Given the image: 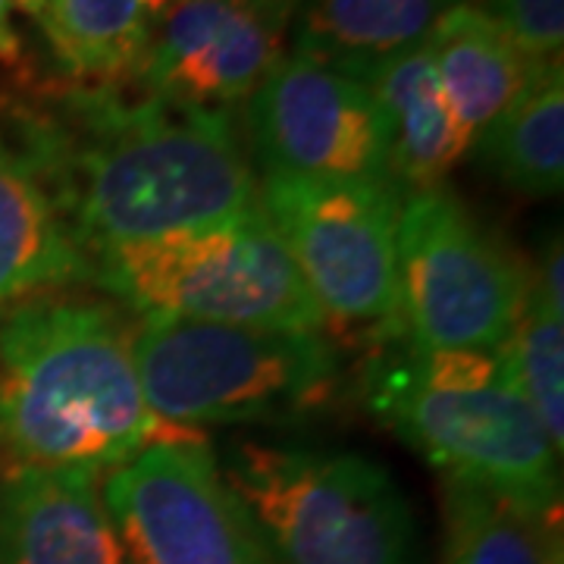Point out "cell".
<instances>
[{
	"mask_svg": "<svg viewBox=\"0 0 564 564\" xmlns=\"http://www.w3.org/2000/svg\"><path fill=\"white\" fill-rule=\"evenodd\" d=\"M39 173L82 254L258 207V180L226 110L110 88L69 98L66 122L32 132Z\"/></svg>",
	"mask_w": 564,
	"mask_h": 564,
	"instance_id": "1",
	"label": "cell"
},
{
	"mask_svg": "<svg viewBox=\"0 0 564 564\" xmlns=\"http://www.w3.org/2000/svg\"><path fill=\"white\" fill-rule=\"evenodd\" d=\"M195 436L161 421L139 383L132 326L79 295H32L0 321V448L13 464L107 470Z\"/></svg>",
	"mask_w": 564,
	"mask_h": 564,
	"instance_id": "2",
	"label": "cell"
},
{
	"mask_svg": "<svg viewBox=\"0 0 564 564\" xmlns=\"http://www.w3.org/2000/svg\"><path fill=\"white\" fill-rule=\"evenodd\" d=\"M367 408L448 480L562 508V452L499 351H417L392 336L367 367Z\"/></svg>",
	"mask_w": 564,
	"mask_h": 564,
	"instance_id": "3",
	"label": "cell"
},
{
	"mask_svg": "<svg viewBox=\"0 0 564 564\" xmlns=\"http://www.w3.org/2000/svg\"><path fill=\"white\" fill-rule=\"evenodd\" d=\"M132 355L148 408L182 430L299 421L343 380L336 345L302 329L141 317Z\"/></svg>",
	"mask_w": 564,
	"mask_h": 564,
	"instance_id": "4",
	"label": "cell"
},
{
	"mask_svg": "<svg viewBox=\"0 0 564 564\" xmlns=\"http://www.w3.org/2000/svg\"><path fill=\"white\" fill-rule=\"evenodd\" d=\"M88 280L141 317L323 333L326 317L261 207L120 242L85 258Z\"/></svg>",
	"mask_w": 564,
	"mask_h": 564,
	"instance_id": "5",
	"label": "cell"
},
{
	"mask_svg": "<svg viewBox=\"0 0 564 564\" xmlns=\"http://www.w3.org/2000/svg\"><path fill=\"white\" fill-rule=\"evenodd\" d=\"M220 470L276 564H414L408 502L373 458L239 443Z\"/></svg>",
	"mask_w": 564,
	"mask_h": 564,
	"instance_id": "6",
	"label": "cell"
},
{
	"mask_svg": "<svg viewBox=\"0 0 564 564\" xmlns=\"http://www.w3.org/2000/svg\"><path fill=\"white\" fill-rule=\"evenodd\" d=\"M399 326L417 351H499L527 302V270L448 188L402 195Z\"/></svg>",
	"mask_w": 564,
	"mask_h": 564,
	"instance_id": "7",
	"label": "cell"
},
{
	"mask_svg": "<svg viewBox=\"0 0 564 564\" xmlns=\"http://www.w3.org/2000/svg\"><path fill=\"white\" fill-rule=\"evenodd\" d=\"M258 207L326 323L402 336L395 267L402 195L395 185L263 176Z\"/></svg>",
	"mask_w": 564,
	"mask_h": 564,
	"instance_id": "8",
	"label": "cell"
},
{
	"mask_svg": "<svg viewBox=\"0 0 564 564\" xmlns=\"http://www.w3.org/2000/svg\"><path fill=\"white\" fill-rule=\"evenodd\" d=\"M101 496L126 564H276L198 433L141 448Z\"/></svg>",
	"mask_w": 564,
	"mask_h": 564,
	"instance_id": "9",
	"label": "cell"
},
{
	"mask_svg": "<svg viewBox=\"0 0 564 564\" xmlns=\"http://www.w3.org/2000/svg\"><path fill=\"white\" fill-rule=\"evenodd\" d=\"M248 101V139L263 176L392 185L383 110L361 79L292 54Z\"/></svg>",
	"mask_w": 564,
	"mask_h": 564,
	"instance_id": "10",
	"label": "cell"
},
{
	"mask_svg": "<svg viewBox=\"0 0 564 564\" xmlns=\"http://www.w3.org/2000/svg\"><path fill=\"white\" fill-rule=\"evenodd\" d=\"M302 0H180L148 44L135 82L182 107L226 110L282 61Z\"/></svg>",
	"mask_w": 564,
	"mask_h": 564,
	"instance_id": "11",
	"label": "cell"
},
{
	"mask_svg": "<svg viewBox=\"0 0 564 564\" xmlns=\"http://www.w3.org/2000/svg\"><path fill=\"white\" fill-rule=\"evenodd\" d=\"M0 564H126L98 470L13 464L0 480Z\"/></svg>",
	"mask_w": 564,
	"mask_h": 564,
	"instance_id": "12",
	"label": "cell"
},
{
	"mask_svg": "<svg viewBox=\"0 0 564 564\" xmlns=\"http://www.w3.org/2000/svg\"><path fill=\"white\" fill-rule=\"evenodd\" d=\"M383 110L389 182L399 195L443 188L470 154V139L445 98L430 47L421 44L361 79Z\"/></svg>",
	"mask_w": 564,
	"mask_h": 564,
	"instance_id": "13",
	"label": "cell"
},
{
	"mask_svg": "<svg viewBox=\"0 0 564 564\" xmlns=\"http://www.w3.org/2000/svg\"><path fill=\"white\" fill-rule=\"evenodd\" d=\"M436 76L470 151L486 129L555 63H536L480 7L458 3L426 39Z\"/></svg>",
	"mask_w": 564,
	"mask_h": 564,
	"instance_id": "14",
	"label": "cell"
},
{
	"mask_svg": "<svg viewBox=\"0 0 564 564\" xmlns=\"http://www.w3.org/2000/svg\"><path fill=\"white\" fill-rule=\"evenodd\" d=\"M464 0H302L295 54L351 79L426 44L436 22Z\"/></svg>",
	"mask_w": 564,
	"mask_h": 564,
	"instance_id": "15",
	"label": "cell"
},
{
	"mask_svg": "<svg viewBox=\"0 0 564 564\" xmlns=\"http://www.w3.org/2000/svg\"><path fill=\"white\" fill-rule=\"evenodd\" d=\"M88 261L32 163L0 141V307L63 282Z\"/></svg>",
	"mask_w": 564,
	"mask_h": 564,
	"instance_id": "16",
	"label": "cell"
},
{
	"mask_svg": "<svg viewBox=\"0 0 564 564\" xmlns=\"http://www.w3.org/2000/svg\"><path fill=\"white\" fill-rule=\"evenodd\" d=\"M558 511L445 477L440 564H564Z\"/></svg>",
	"mask_w": 564,
	"mask_h": 564,
	"instance_id": "17",
	"label": "cell"
},
{
	"mask_svg": "<svg viewBox=\"0 0 564 564\" xmlns=\"http://www.w3.org/2000/svg\"><path fill=\"white\" fill-rule=\"evenodd\" d=\"M180 0H54L41 29L61 66L76 79L135 76L163 17Z\"/></svg>",
	"mask_w": 564,
	"mask_h": 564,
	"instance_id": "18",
	"label": "cell"
},
{
	"mask_svg": "<svg viewBox=\"0 0 564 564\" xmlns=\"http://www.w3.org/2000/svg\"><path fill=\"white\" fill-rule=\"evenodd\" d=\"M474 151L499 180L521 195H558L564 185V79L562 63L549 66Z\"/></svg>",
	"mask_w": 564,
	"mask_h": 564,
	"instance_id": "19",
	"label": "cell"
},
{
	"mask_svg": "<svg viewBox=\"0 0 564 564\" xmlns=\"http://www.w3.org/2000/svg\"><path fill=\"white\" fill-rule=\"evenodd\" d=\"M564 282L562 245L543 254L540 270L530 276L521 321L505 355L514 370L518 389L545 426L552 445H564Z\"/></svg>",
	"mask_w": 564,
	"mask_h": 564,
	"instance_id": "20",
	"label": "cell"
},
{
	"mask_svg": "<svg viewBox=\"0 0 564 564\" xmlns=\"http://www.w3.org/2000/svg\"><path fill=\"white\" fill-rule=\"evenodd\" d=\"M536 63H562L564 0H486L480 7Z\"/></svg>",
	"mask_w": 564,
	"mask_h": 564,
	"instance_id": "21",
	"label": "cell"
},
{
	"mask_svg": "<svg viewBox=\"0 0 564 564\" xmlns=\"http://www.w3.org/2000/svg\"><path fill=\"white\" fill-rule=\"evenodd\" d=\"M10 3L0 0V61H17L20 57V35L13 29V17H10Z\"/></svg>",
	"mask_w": 564,
	"mask_h": 564,
	"instance_id": "22",
	"label": "cell"
},
{
	"mask_svg": "<svg viewBox=\"0 0 564 564\" xmlns=\"http://www.w3.org/2000/svg\"><path fill=\"white\" fill-rule=\"evenodd\" d=\"M10 7H17V10H22V13H29V17H35V20H41L44 17V10L54 3V0H7Z\"/></svg>",
	"mask_w": 564,
	"mask_h": 564,
	"instance_id": "23",
	"label": "cell"
}]
</instances>
